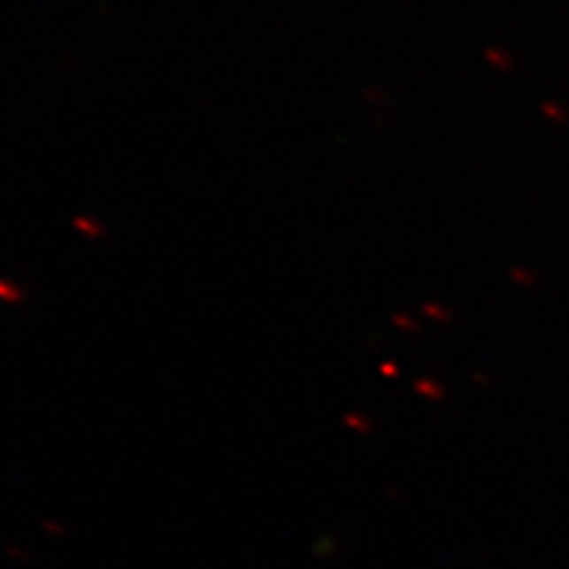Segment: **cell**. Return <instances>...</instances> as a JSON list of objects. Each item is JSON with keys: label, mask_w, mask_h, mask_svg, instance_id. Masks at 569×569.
Instances as JSON below:
<instances>
[]
</instances>
